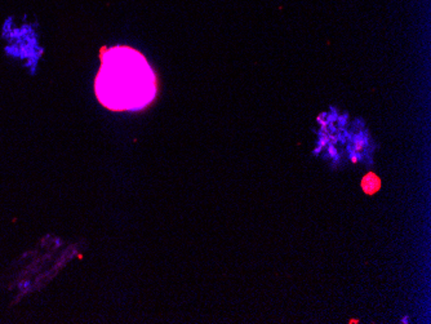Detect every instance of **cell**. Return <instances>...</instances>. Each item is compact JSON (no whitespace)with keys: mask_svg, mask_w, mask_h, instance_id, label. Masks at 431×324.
<instances>
[{"mask_svg":"<svg viewBox=\"0 0 431 324\" xmlns=\"http://www.w3.org/2000/svg\"><path fill=\"white\" fill-rule=\"evenodd\" d=\"M95 93L111 111H140L156 97V77L145 56L127 46L101 51Z\"/></svg>","mask_w":431,"mask_h":324,"instance_id":"6da1fadb","label":"cell"},{"mask_svg":"<svg viewBox=\"0 0 431 324\" xmlns=\"http://www.w3.org/2000/svg\"><path fill=\"white\" fill-rule=\"evenodd\" d=\"M2 38L6 42V55L16 61L24 62V66L35 73L43 48L40 47L39 33L34 22L28 19L17 20L11 16L2 26Z\"/></svg>","mask_w":431,"mask_h":324,"instance_id":"7a4b0ae2","label":"cell"},{"mask_svg":"<svg viewBox=\"0 0 431 324\" xmlns=\"http://www.w3.org/2000/svg\"><path fill=\"white\" fill-rule=\"evenodd\" d=\"M361 187L365 193L372 195V194L377 193L381 187V180L374 173H368L361 181Z\"/></svg>","mask_w":431,"mask_h":324,"instance_id":"3957f363","label":"cell"}]
</instances>
